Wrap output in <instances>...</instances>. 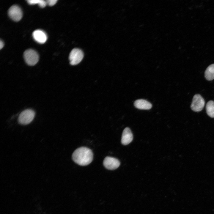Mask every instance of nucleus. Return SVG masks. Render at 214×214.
I'll list each match as a JSON object with an SVG mask.
<instances>
[{
	"mask_svg": "<svg viewBox=\"0 0 214 214\" xmlns=\"http://www.w3.org/2000/svg\"><path fill=\"white\" fill-rule=\"evenodd\" d=\"M9 17L13 21H19L22 18V12L21 8L17 5H13L9 9L8 11Z\"/></svg>",
	"mask_w": 214,
	"mask_h": 214,
	"instance_id": "6",
	"label": "nucleus"
},
{
	"mask_svg": "<svg viewBox=\"0 0 214 214\" xmlns=\"http://www.w3.org/2000/svg\"><path fill=\"white\" fill-rule=\"evenodd\" d=\"M35 113L34 111L30 109H27L21 112L18 118V122L21 124L26 125L31 122L33 120Z\"/></svg>",
	"mask_w": 214,
	"mask_h": 214,
	"instance_id": "3",
	"label": "nucleus"
},
{
	"mask_svg": "<svg viewBox=\"0 0 214 214\" xmlns=\"http://www.w3.org/2000/svg\"><path fill=\"white\" fill-rule=\"evenodd\" d=\"M4 46V43L1 40H0V49H1Z\"/></svg>",
	"mask_w": 214,
	"mask_h": 214,
	"instance_id": "15",
	"label": "nucleus"
},
{
	"mask_svg": "<svg viewBox=\"0 0 214 214\" xmlns=\"http://www.w3.org/2000/svg\"><path fill=\"white\" fill-rule=\"evenodd\" d=\"M206 111L207 115L210 117L214 118V102L209 101L206 106Z\"/></svg>",
	"mask_w": 214,
	"mask_h": 214,
	"instance_id": "12",
	"label": "nucleus"
},
{
	"mask_svg": "<svg viewBox=\"0 0 214 214\" xmlns=\"http://www.w3.org/2000/svg\"><path fill=\"white\" fill-rule=\"evenodd\" d=\"M83 57L84 54L81 50L77 48L73 49L70 52L69 56L70 64L73 65L78 64L81 61Z\"/></svg>",
	"mask_w": 214,
	"mask_h": 214,
	"instance_id": "4",
	"label": "nucleus"
},
{
	"mask_svg": "<svg viewBox=\"0 0 214 214\" xmlns=\"http://www.w3.org/2000/svg\"><path fill=\"white\" fill-rule=\"evenodd\" d=\"M205 77L208 81H211L214 79V64L209 66L205 72Z\"/></svg>",
	"mask_w": 214,
	"mask_h": 214,
	"instance_id": "11",
	"label": "nucleus"
},
{
	"mask_svg": "<svg viewBox=\"0 0 214 214\" xmlns=\"http://www.w3.org/2000/svg\"><path fill=\"white\" fill-rule=\"evenodd\" d=\"M32 36L34 39L40 43H45L47 40V36L46 34L41 30H35L32 33Z\"/></svg>",
	"mask_w": 214,
	"mask_h": 214,
	"instance_id": "9",
	"label": "nucleus"
},
{
	"mask_svg": "<svg viewBox=\"0 0 214 214\" xmlns=\"http://www.w3.org/2000/svg\"><path fill=\"white\" fill-rule=\"evenodd\" d=\"M57 0H47L46 1L47 4L49 6H52L54 5L57 1Z\"/></svg>",
	"mask_w": 214,
	"mask_h": 214,
	"instance_id": "14",
	"label": "nucleus"
},
{
	"mask_svg": "<svg viewBox=\"0 0 214 214\" xmlns=\"http://www.w3.org/2000/svg\"><path fill=\"white\" fill-rule=\"evenodd\" d=\"M23 57L26 63L30 66L35 65L38 62L39 59V55L37 52L31 49L24 51Z\"/></svg>",
	"mask_w": 214,
	"mask_h": 214,
	"instance_id": "2",
	"label": "nucleus"
},
{
	"mask_svg": "<svg viewBox=\"0 0 214 214\" xmlns=\"http://www.w3.org/2000/svg\"><path fill=\"white\" fill-rule=\"evenodd\" d=\"M72 158L75 162L82 166L90 164L93 159V154L89 148L81 147L76 149L73 153Z\"/></svg>",
	"mask_w": 214,
	"mask_h": 214,
	"instance_id": "1",
	"label": "nucleus"
},
{
	"mask_svg": "<svg viewBox=\"0 0 214 214\" xmlns=\"http://www.w3.org/2000/svg\"><path fill=\"white\" fill-rule=\"evenodd\" d=\"M133 139V135L130 129L128 127L123 130L121 142L124 145H127Z\"/></svg>",
	"mask_w": 214,
	"mask_h": 214,
	"instance_id": "8",
	"label": "nucleus"
},
{
	"mask_svg": "<svg viewBox=\"0 0 214 214\" xmlns=\"http://www.w3.org/2000/svg\"><path fill=\"white\" fill-rule=\"evenodd\" d=\"M205 101L199 94L195 95L193 98L191 107L192 110L196 112L200 111L203 109Z\"/></svg>",
	"mask_w": 214,
	"mask_h": 214,
	"instance_id": "5",
	"label": "nucleus"
},
{
	"mask_svg": "<svg viewBox=\"0 0 214 214\" xmlns=\"http://www.w3.org/2000/svg\"><path fill=\"white\" fill-rule=\"evenodd\" d=\"M134 104L136 108L140 109L149 110L152 107V104L150 102L143 99L136 100Z\"/></svg>",
	"mask_w": 214,
	"mask_h": 214,
	"instance_id": "10",
	"label": "nucleus"
},
{
	"mask_svg": "<svg viewBox=\"0 0 214 214\" xmlns=\"http://www.w3.org/2000/svg\"><path fill=\"white\" fill-rule=\"evenodd\" d=\"M27 1L29 4L31 5L37 4L42 8L45 7L47 5L46 1L43 0H28Z\"/></svg>",
	"mask_w": 214,
	"mask_h": 214,
	"instance_id": "13",
	"label": "nucleus"
},
{
	"mask_svg": "<svg viewBox=\"0 0 214 214\" xmlns=\"http://www.w3.org/2000/svg\"><path fill=\"white\" fill-rule=\"evenodd\" d=\"M103 163L106 169L110 170H114L119 167L120 162L116 158L107 156L104 158Z\"/></svg>",
	"mask_w": 214,
	"mask_h": 214,
	"instance_id": "7",
	"label": "nucleus"
}]
</instances>
